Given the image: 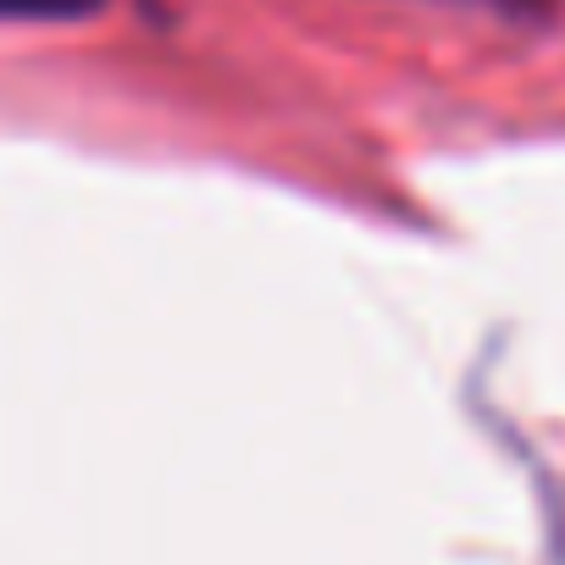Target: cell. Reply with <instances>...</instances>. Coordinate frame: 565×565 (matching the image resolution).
<instances>
[{
    "label": "cell",
    "instance_id": "1",
    "mask_svg": "<svg viewBox=\"0 0 565 565\" xmlns=\"http://www.w3.org/2000/svg\"><path fill=\"white\" fill-rule=\"evenodd\" d=\"M106 12V0H0V23H78Z\"/></svg>",
    "mask_w": 565,
    "mask_h": 565
},
{
    "label": "cell",
    "instance_id": "2",
    "mask_svg": "<svg viewBox=\"0 0 565 565\" xmlns=\"http://www.w3.org/2000/svg\"><path fill=\"white\" fill-rule=\"evenodd\" d=\"M438 7H471V12H488V18H499V23L543 29V23H554L559 0H438Z\"/></svg>",
    "mask_w": 565,
    "mask_h": 565
}]
</instances>
